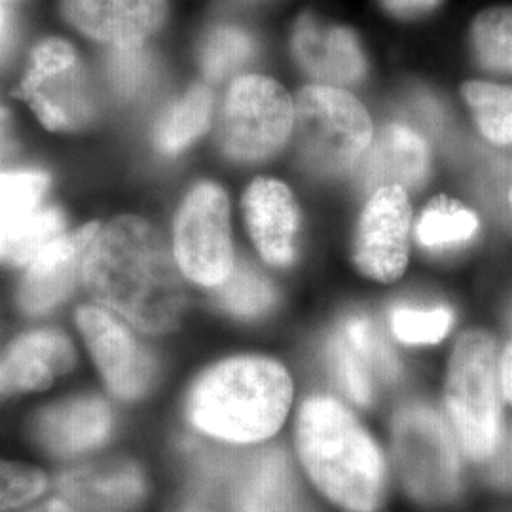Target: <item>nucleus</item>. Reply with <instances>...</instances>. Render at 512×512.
<instances>
[{"mask_svg":"<svg viewBox=\"0 0 512 512\" xmlns=\"http://www.w3.org/2000/svg\"><path fill=\"white\" fill-rule=\"evenodd\" d=\"M76 355L65 332L37 329L21 334L0 357V395L44 389L73 370Z\"/></svg>","mask_w":512,"mask_h":512,"instance_id":"nucleus-17","label":"nucleus"},{"mask_svg":"<svg viewBox=\"0 0 512 512\" xmlns=\"http://www.w3.org/2000/svg\"><path fill=\"white\" fill-rule=\"evenodd\" d=\"M293 133L304 167L317 177H336L363 158L372 143V122L348 92L310 86L296 97Z\"/></svg>","mask_w":512,"mask_h":512,"instance_id":"nucleus-5","label":"nucleus"},{"mask_svg":"<svg viewBox=\"0 0 512 512\" xmlns=\"http://www.w3.org/2000/svg\"><path fill=\"white\" fill-rule=\"evenodd\" d=\"M213 95L205 86H192L164 110L156 128L154 145L164 156H179L200 139L211 122Z\"/></svg>","mask_w":512,"mask_h":512,"instance_id":"nucleus-21","label":"nucleus"},{"mask_svg":"<svg viewBox=\"0 0 512 512\" xmlns=\"http://www.w3.org/2000/svg\"><path fill=\"white\" fill-rule=\"evenodd\" d=\"M473 48L482 67L512 73V8H492L476 18Z\"/></svg>","mask_w":512,"mask_h":512,"instance_id":"nucleus-31","label":"nucleus"},{"mask_svg":"<svg viewBox=\"0 0 512 512\" xmlns=\"http://www.w3.org/2000/svg\"><path fill=\"white\" fill-rule=\"evenodd\" d=\"M412 211L403 186L372 192L353 241L355 266L366 279L393 283L401 279L410 255Z\"/></svg>","mask_w":512,"mask_h":512,"instance_id":"nucleus-10","label":"nucleus"},{"mask_svg":"<svg viewBox=\"0 0 512 512\" xmlns=\"http://www.w3.org/2000/svg\"><path fill=\"white\" fill-rule=\"evenodd\" d=\"M444 408L463 454L476 463L494 458L505 433L499 359L492 334L469 330L459 338L446 370Z\"/></svg>","mask_w":512,"mask_h":512,"instance_id":"nucleus-4","label":"nucleus"},{"mask_svg":"<svg viewBox=\"0 0 512 512\" xmlns=\"http://www.w3.org/2000/svg\"><path fill=\"white\" fill-rule=\"evenodd\" d=\"M105 74L110 88L120 99L135 101L154 86L156 61L143 44L109 48L105 55Z\"/></svg>","mask_w":512,"mask_h":512,"instance_id":"nucleus-29","label":"nucleus"},{"mask_svg":"<svg viewBox=\"0 0 512 512\" xmlns=\"http://www.w3.org/2000/svg\"><path fill=\"white\" fill-rule=\"evenodd\" d=\"M179 512H213L211 511V507H207L205 503H200V501H192V503H186L183 509Z\"/></svg>","mask_w":512,"mask_h":512,"instance_id":"nucleus-40","label":"nucleus"},{"mask_svg":"<svg viewBox=\"0 0 512 512\" xmlns=\"http://www.w3.org/2000/svg\"><path fill=\"white\" fill-rule=\"evenodd\" d=\"M255 52V42L236 25L213 27L200 46V65L209 80L220 82L241 69Z\"/></svg>","mask_w":512,"mask_h":512,"instance_id":"nucleus-27","label":"nucleus"},{"mask_svg":"<svg viewBox=\"0 0 512 512\" xmlns=\"http://www.w3.org/2000/svg\"><path fill=\"white\" fill-rule=\"evenodd\" d=\"M296 482L281 448H266L243 461L232 473V512H293Z\"/></svg>","mask_w":512,"mask_h":512,"instance_id":"nucleus-20","label":"nucleus"},{"mask_svg":"<svg viewBox=\"0 0 512 512\" xmlns=\"http://www.w3.org/2000/svg\"><path fill=\"white\" fill-rule=\"evenodd\" d=\"M294 384L289 370L264 355H239L207 368L186 395V420L211 439L253 444L287 421Z\"/></svg>","mask_w":512,"mask_h":512,"instance_id":"nucleus-2","label":"nucleus"},{"mask_svg":"<svg viewBox=\"0 0 512 512\" xmlns=\"http://www.w3.org/2000/svg\"><path fill=\"white\" fill-rule=\"evenodd\" d=\"M59 207H38L33 213L0 228V264L29 266L48 245L65 232Z\"/></svg>","mask_w":512,"mask_h":512,"instance_id":"nucleus-22","label":"nucleus"},{"mask_svg":"<svg viewBox=\"0 0 512 512\" xmlns=\"http://www.w3.org/2000/svg\"><path fill=\"white\" fill-rule=\"evenodd\" d=\"M27 512H73V509L63 499H52V501H46L44 505H38L35 509Z\"/></svg>","mask_w":512,"mask_h":512,"instance_id":"nucleus-39","label":"nucleus"},{"mask_svg":"<svg viewBox=\"0 0 512 512\" xmlns=\"http://www.w3.org/2000/svg\"><path fill=\"white\" fill-rule=\"evenodd\" d=\"M327 363L334 382L349 401L359 406H370L374 403L378 385L376 376L336 330L327 340Z\"/></svg>","mask_w":512,"mask_h":512,"instance_id":"nucleus-30","label":"nucleus"},{"mask_svg":"<svg viewBox=\"0 0 512 512\" xmlns=\"http://www.w3.org/2000/svg\"><path fill=\"white\" fill-rule=\"evenodd\" d=\"M76 323L105 384L122 401L143 399L156 380V361L116 317L95 306L78 310Z\"/></svg>","mask_w":512,"mask_h":512,"instance_id":"nucleus-11","label":"nucleus"},{"mask_svg":"<svg viewBox=\"0 0 512 512\" xmlns=\"http://www.w3.org/2000/svg\"><path fill=\"white\" fill-rule=\"evenodd\" d=\"M391 435L399 475L414 499L440 505L458 495V440L435 408L423 403L404 404L393 418Z\"/></svg>","mask_w":512,"mask_h":512,"instance_id":"nucleus-6","label":"nucleus"},{"mask_svg":"<svg viewBox=\"0 0 512 512\" xmlns=\"http://www.w3.org/2000/svg\"><path fill=\"white\" fill-rule=\"evenodd\" d=\"M463 97L486 139L495 145H512V88L469 82L463 86Z\"/></svg>","mask_w":512,"mask_h":512,"instance_id":"nucleus-26","label":"nucleus"},{"mask_svg":"<svg viewBox=\"0 0 512 512\" xmlns=\"http://www.w3.org/2000/svg\"><path fill=\"white\" fill-rule=\"evenodd\" d=\"M220 310L238 319H258L274 310L277 302L274 283L251 262H239L230 277L215 289Z\"/></svg>","mask_w":512,"mask_h":512,"instance_id":"nucleus-24","label":"nucleus"},{"mask_svg":"<svg viewBox=\"0 0 512 512\" xmlns=\"http://www.w3.org/2000/svg\"><path fill=\"white\" fill-rule=\"evenodd\" d=\"M173 256L192 283L219 289L236 268L230 203L219 184L198 183L184 198L173 226Z\"/></svg>","mask_w":512,"mask_h":512,"instance_id":"nucleus-9","label":"nucleus"},{"mask_svg":"<svg viewBox=\"0 0 512 512\" xmlns=\"http://www.w3.org/2000/svg\"><path fill=\"white\" fill-rule=\"evenodd\" d=\"M293 124V101L283 86L266 76H243L224 99L220 147L236 162H260L281 150Z\"/></svg>","mask_w":512,"mask_h":512,"instance_id":"nucleus-8","label":"nucleus"},{"mask_svg":"<svg viewBox=\"0 0 512 512\" xmlns=\"http://www.w3.org/2000/svg\"><path fill=\"white\" fill-rule=\"evenodd\" d=\"M334 330L365 361L378 382H397L401 376L399 359L370 315L363 311L348 313Z\"/></svg>","mask_w":512,"mask_h":512,"instance_id":"nucleus-25","label":"nucleus"},{"mask_svg":"<svg viewBox=\"0 0 512 512\" xmlns=\"http://www.w3.org/2000/svg\"><path fill=\"white\" fill-rule=\"evenodd\" d=\"M112 429L114 416L109 403L95 395L52 404L31 423L33 439L57 458H76L101 448Z\"/></svg>","mask_w":512,"mask_h":512,"instance_id":"nucleus-15","label":"nucleus"},{"mask_svg":"<svg viewBox=\"0 0 512 512\" xmlns=\"http://www.w3.org/2000/svg\"><path fill=\"white\" fill-rule=\"evenodd\" d=\"M296 452L313 484L349 512H376L385 494L380 446L344 404L311 395L294 421Z\"/></svg>","mask_w":512,"mask_h":512,"instance_id":"nucleus-3","label":"nucleus"},{"mask_svg":"<svg viewBox=\"0 0 512 512\" xmlns=\"http://www.w3.org/2000/svg\"><path fill=\"white\" fill-rule=\"evenodd\" d=\"M14 33H16V23L14 16L8 10V6L0 0V61L6 57L12 48L14 42Z\"/></svg>","mask_w":512,"mask_h":512,"instance_id":"nucleus-37","label":"nucleus"},{"mask_svg":"<svg viewBox=\"0 0 512 512\" xmlns=\"http://www.w3.org/2000/svg\"><path fill=\"white\" fill-rule=\"evenodd\" d=\"M2 2H14V0H2Z\"/></svg>","mask_w":512,"mask_h":512,"instance_id":"nucleus-42","label":"nucleus"},{"mask_svg":"<svg viewBox=\"0 0 512 512\" xmlns=\"http://www.w3.org/2000/svg\"><path fill=\"white\" fill-rule=\"evenodd\" d=\"M16 152V129L10 110L0 101V162Z\"/></svg>","mask_w":512,"mask_h":512,"instance_id":"nucleus-35","label":"nucleus"},{"mask_svg":"<svg viewBox=\"0 0 512 512\" xmlns=\"http://www.w3.org/2000/svg\"><path fill=\"white\" fill-rule=\"evenodd\" d=\"M50 175L38 169L0 173V228L40 207Z\"/></svg>","mask_w":512,"mask_h":512,"instance_id":"nucleus-32","label":"nucleus"},{"mask_svg":"<svg viewBox=\"0 0 512 512\" xmlns=\"http://www.w3.org/2000/svg\"><path fill=\"white\" fill-rule=\"evenodd\" d=\"M18 93L50 131H80L97 116L90 74L63 38H46L33 48Z\"/></svg>","mask_w":512,"mask_h":512,"instance_id":"nucleus-7","label":"nucleus"},{"mask_svg":"<svg viewBox=\"0 0 512 512\" xmlns=\"http://www.w3.org/2000/svg\"><path fill=\"white\" fill-rule=\"evenodd\" d=\"M454 325V311L448 306L395 304L389 311V327L406 346H433L442 342Z\"/></svg>","mask_w":512,"mask_h":512,"instance_id":"nucleus-28","label":"nucleus"},{"mask_svg":"<svg viewBox=\"0 0 512 512\" xmlns=\"http://www.w3.org/2000/svg\"><path fill=\"white\" fill-rule=\"evenodd\" d=\"M57 490L73 512H131L147 494V482L137 463L114 459L65 471Z\"/></svg>","mask_w":512,"mask_h":512,"instance_id":"nucleus-16","label":"nucleus"},{"mask_svg":"<svg viewBox=\"0 0 512 512\" xmlns=\"http://www.w3.org/2000/svg\"><path fill=\"white\" fill-rule=\"evenodd\" d=\"M243 213L258 255L274 268H289L298 251L300 209L287 184L256 179L243 196Z\"/></svg>","mask_w":512,"mask_h":512,"instance_id":"nucleus-14","label":"nucleus"},{"mask_svg":"<svg viewBox=\"0 0 512 512\" xmlns=\"http://www.w3.org/2000/svg\"><path fill=\"white\" fill-rule=\"evenodd\" d=\"M385 8L391 10L393 14L399 16H412V14H421L437 6L440 0H382Z\"/></svg>","mask_w":512,"mask_h":512,"instance_id":"nucleus-36","label":"nucleus"},{"mask_svg":"<svg viewBox=\"0 0 512 512\" xmlns=\"http://www.w3.org/2000/svg\"><path fill=\"white\" fill-rule=\"evenodd\" d=\"M46 490V476L23 463L0 461V512L35 501Z\"/></svg>","mask_w":512,"mask_h":512,"instance_id":"nucleus-33","label":"nucleus"},{"mask_svg":"<svg viewBox=\"0 0 512 512\" xmlns=\"http://www.w3.org/2000/svg\"><path fill=\"white\" fill-rule=\"evenodd\" d=\"M82 281L97 302L147 334L177 329L188 306L175 256L160 232L135 215L97 226L82 260Z\"/></svg>","mask_w":512,"mask_h":512,"instance_id":"nucleus-1","label":"nucleus"},{"mask_svg":"<svg viewBox=\"0 0 512 512\" xmlns=\"http://www.w3.org/2000/svg\"><path fill=\"white\" fill-rule=\"evenodd\" d=\"M61 16L84 37L109 48L141 46L167 18L165 0H61Z\"/></svg>","mask_w":512,"mask_h":512,"instance_id":"nucleus-12","label":"nucleus"},{"mask_svg":"<svg viewBox=\"0 0 512 512\" xmlns=\"http://www.w3.org/2000/svg\"><path fill=\"white\" fill-rule=\"evenodd\" d=\"M476 232L478 219L471 209L448 198H437L421 213L416 239L423 249L442 253L467 245Z\"/></svg>","mask_w":512,"mask_h":512,"instance_id":"nucleus-23","label":"nucleus"},{"mask_svg":"<svg viewBox=\"0 0 512 512\" xmlns=\"http://www.w3.org/2000/svg\"><path fill=\"white\" fill-rule=\"evenodd\" d=\"M293 50L298 63L311 76L330 84H351L365 74V57L353 33L344 27L325 25L313 16L298 21Z\"/></svg>","mask_w":512,"mask_h":512,"instance_id":"nucleus-19","label":"nucleus"},{"mask_svg":"<svg viewBox=\"0 0 512 512\" xmlns=\"http://www.w3.org/2000/svg\"><path fill=\"white\" fill-rule=\"evenodd\" d=\"M429 173V148L423 137L403 124L387 126L372 139L359 160L357 184L365 192L382 186L420 188Z\"/></svg>","mask_w":512,"mask_h":512,"instance_id":"nucleus-18","label":"nucleus"},{"mask_svg":"<svg viewBox=\"0 0 512 512\" xmlns=\"http://www.w3.org/2000/svg\"><path fill=\"white\" fill-rule=\"evenodd\" d=\"M509 202H511V207H512V184H511V190H509Z\"/></svg>","mask_w":512,"mask_h":512,"instance_id":"nucleus-41","label":"nucleus"},{"mask_svg":"<svg viewBox=\"0 0 512 512\" xmlns=\"http://www.w3.org/2000/svg\"><path fill=\"white\" fill-rule=\"evenodd\" d=\"M97 226V222H92L76 232L63 234L25 266L27 272L18 293L21 310L31 317H42L69 298L78 277H82L84 253Z\"/></svg>","mask_w":512,"mask_h":512,"instance_id":"nucleus-13","label":"nucleus"},{"mask_svg":"<svg viewBox=\"0 0 512 512\" xmlns=\"http://www.w3.org/2000/svg\"><path fill=\"white\" fill-rule=\"evenodd\" d=\"M486 475L497 488L512 490V435H505L494 458L486 461Z\"/></svg>","mask_w":512,"mask_h":512,"instance_id":"nucleus-34","label":"nucleus"},{"mask_svg":"<svg viewBox=\"0 0 512 512\" xmlns=\"http://www.w3.org/2000/svg\"><path fill=\"white\" fill-rule=\"evenodd\" d=\"M499 387L501 397L512 406V344L499 357Z\"/></svg>","mask_w":512,"mask_h":512,"instance_id":"nucleus-38","label":"nucleus"}]
</instances>
